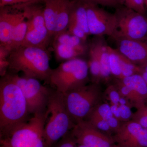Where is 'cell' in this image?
<instances>
[{
    "label": "cell",
    "mask_w": 147,
    "mask_h": 147,
    "mask_svg": "<svg viewBox=\"0 0 147 147\" xmlns=\"http://www.w3.org/2000/svg\"><path fill=\"white\" fill-rule=\"evenodd\" d=\"M111 111L113 113V116L121 120L120 115V110L119 105H115V104H110Z\"/></svg>",
    "instance_id": "e575fe53"
},
{
    "label": "cell",
    "mask_w": 147,
    "mask_h": 147,
    "mask_svg": "<svg viewBox=\"0 0 147 147\" xmlns=\"http://www.w3.org/2000/svg\"><path fill=\"white\" fill-rule=\"evenodd\" d=\"M43 13L47 29L53 38L66 31L70 13V0H43Z\"/></svg>",
    "instance_id": "30bf717a"
},
{
    "label": "cell",
    "mask_w": 147,
    "mask_h": 147,
    "mask_svg": "<svg viewBox=\"0 0 147 147\" xmlns=\"http://www.w3.org/2000/svg\"><path fill=\"white\" fill-rule=\"evenodd\" d=\"M145 107L137 110L136 112L133 113L131 120L137 122L144 128L147 129V112Z\"/></svg>",
    "instance_id": "4dcf8cb0"
},
{
    "label": "cell",
    "mask_w": 147,
    "mask_h": 147,
    "mask_svg": "<svg viewBox=\"0 0 147 147\" xmlns=\"http://www.w3.org/2000/svg\"><path fill=\"white\" fill-rule=\"evenodd\" d=\"M114 84L118 90L121 96L127 99L131 102L133 107L137 110L142 109L146 106L142 104L132 90L125 85L120 79H116Z\"/></svg>",
    "instance_id": "7402d4cb"
},
{
    "label": "cell",
    "mask_w": 147,
    "mask_h": 147,
    "mask_svg": "<svg viewBox=\"0 0 147 147\" xmlns=\"http://www.w3.org/2000/svg\"><path fill=\"white\" fill-rule=\"evenodd\" d=\"M76 142L70 133L62 138L55 147H77Z\"/></svg>",
    "instance_id": "d6a6232c"
},
{
    "label": "cell",
    "mask_w": 147,
    "mask_h": 147,
    "mask_svg": "<svg viewBox=\"0 0 147 147\" xmlns=\"http://www.w3.org/2000/svg\"><path fill=\"white\" fill-rule=\"evenodd\" d=\"M105 93L110 101V104L119 105V101L121 95L115 84H111L108 86L106 88Z\"/></svg>",
    "instance_id": "f1b7e54d"
},
{
    "label": "cell",
    "mask_w": 147,
    "mask_h": 147,
    "mask_svg": "<svg viewBox=\"0 0 147 147\" xmlns=\"http://www.w3.org/2000/svg\"><path fill=\"white\" fill-rule=\"evenodd\" d=\"M91 114L99 116L106 121L114 116L110 104L108 103H99L94 108Z\"/></svg>",
    "instance_id": "484cf974"
},
{
    "label": "cell",
    "mask_w": 147,
    "mask_h": 147,
    "mask_svg": "<svg viewBox=\"0 0 147 147\" xmlns=\"http://www.w3.org/2000/svg\"><path fill=\"white\" fill-rule=\"evenodd\" d=\"M6 75L21 88L26 100L30 114L34 115L46 111L52 90L35 78L11 72H7Z\"/></svg>",
    "instance_id": "ba28073f"
},
{
    "label": "cell",
    "mask_w": 147,
    "mask_h": 147,
    "mask_svg": "<svg viewBox=\"0 0 147 147\" xmlns=\"http://www.w3.org/2000/svg\"><path fill=\"white\" fill-rule=\"evenodd\" d=\"M88 65L82 58H77L61 63L52 69L47 83L55 90L64 94L69 91L88 84Z\"/></svg>",
    "instance_id": "5b68a950"
},
{
    "label": "cell",
    "mask_w": 147,
    "mask_h": 147,
    "mask_svg": "<svg viewBox=\"0 0 147 147\" xmlns=\"http://www.w3.org/2000/svg\"><path fill=\"white\" fill-rule=\"evenodd\" d=\"M71 131L76 144L87 147H111L115 144L113 137L100 131L88 120L76 123Z\"/></svg>",
    "instance_id": "7c38bea8"
},
{
    "label": "cell",
    "mask_w": 147,
    "mask_h": 147,
    "mask_svg": "<svg viewBox=\"0 0 147 147\" xmlns=\"http://www.w3.org/2000/svg\"><path fill=\"white\" fill-rule=\"evenodd\" d=\"M116 49L131 62L140 66L147 63V42L142 40L115 37Z\"/></svg>",
    "instance_id": "5bb4252c"
},
{
    "label": "cell",
    "mask_w": 147,
    "mask_h": 147,
    "mask_svg": "<svg viewBox=\"0 0 147 147\" xmlns=\"http://www.w3.org/2000/svg\"><path fill=\"white\" fill-rule=\"evenodd\" d=\"M120 80L132 90L143 105H147V84L140 74H136Z\"/></svg>",
    "instance_id": "d6986e66"
},
{
    "label": "cell",
    "mask_w": 147,
    "mask_h": 147,
    "mask_svg": "<svg viewBox=\"0 0 147 147\" xmlns=\"http://www.w3.org/2000/svg\"><path fill=\"white\" fill-rule=\"evenodd\" d=\"M145 109H146V111L147 112V105H146V107H145Z\"/></svg>",
    "instance_id": "60d3db41"
},
{
    "label": "cell",
    "mask_w": 147,
    "mask_h": 147,
    "mask_svg": "<svg viewBox=\"0 0 147 147\" xmlns=\"http://www.w3.org/2000/svg\"><path fill=\"white\" fill-rule=\"evenodd\" d=\"M38 4L22 5L15 8L24 11L28 24L26 36L21 45L34 46L47 50L53 38L46 26L43 9Z\"/></svg>",
    "instance_id": "52a82bcc"
},
{
    "label": "cell",
    "mask_w": 147,
    "mask_h": 147,
    "mask_svg": "<svg viewBox=\"0 0 147 147\" xmlns=\"http://www.w3.org/2000/svg\"><path fill=\"white\" fill-rule=\"evenodd\" d=\"M85 3H92L98 5L116 9L123 5L121 0H80Z\"/></svg>",
    "instance_id": "f546056e"
},
{
    "label": "cell",
    "mask_w": 147,
    "mask_h": 147,
    "mask_svg": "<svg viewBox=\"0 0 147 147\" xmlns=\"http://www.w3.org/2000/svg\"><path fill=\"white\" fill-rule=\"evenodd\" d=\"M146 42H147V40H146Z\"/></svg>",
    "instance_id": "b9f144b4"
},
{
    "label": "cell",
    "mask_w": 147,
    "mask_h": 147,
    "mask_svg": "<svg viewBox=\"0 0 147 147\" xmlns=\"http://www.w3.org/2000/svg\"><path fill=\"white\" fill-rule=\"evenodd\" d=\"M55 57L57 61L62 63L77 58H82V55L74 48L68 44L53 41Z\"/></svg>",
    "instance_id": "44dd1931"
},
{
    "label": "cell",
    "mask_w": 147,
    "mask_h": 147,
    "mask_svg": "<svg viewBox=\"0 0 147 147\" xmlns=\"http://www.w3.org/2000/svg\"><path fill=\"white\" fill-rule=\"evenodd\" d=\"M18 13L19 12H11L7 7L1 8L0 46L5 47L8 50L10 45L12 31Z\"/></svg>",
    "instance_id": "9a60e30c"
},
{
    "label": "cell",
    "mask_w": 147,
    "mask_h": 147,
    "mask_svg": "<svg viewBox=\"0 0 147 147\" xmlns=\"http://www.w3.org/2000/svg\"><path fill=\"white\" fill-rule=\"evenodd\" d=\"M88 121L91 123L100 131L113 137L114 135L112 129L110 128L108 121L94 114H91L88 118Z\"/></svg>",
    "instance_id": "d4e9b609"
},
{
    "label": "cell",
    "mask_w": 147,
    "mask_h": 147,
    "mask_svg": "<svg viewBox=\"0 0 147 147\" xmlns=\"http://www.w3.org/2000/svg\"><path fill=\"white\" fill-rule=\"evenodd\" d=\"M28 24L24 11L19 12L14 24L9 50H11L21 46L26 36Z\"/></svg>",
    "instance_id": "ac0fdd59"
},
{
    "label": "cell",
    "mask_w": 147,
    "mask_h": 147,
    "mask_svg": "<svg viewBox=\"0 0 147 147\" xmlns=\"http://www.w3.org/2000/svg\"><path fill=\"white\" fill-rule=\"evenodd\" d=\"M43 1V0H42V1Z\"/></svg>",
    "instance_id": "7bdbcfd3"
},
{
    "label": "cell",
    "mask_w": 147,
    "mask_h": 147,
    "mask_svg": "<svg viewBox=\"0 0 147 147\" xmlns=\"http://www.w3.org/2000/svg\"><path fill=\"white\" fill-rule=\"evenodd\" d=\"M29 115L26 100L21 88L5 74L0 81L1 137L26 122Z\"/></svg>",
    "instance_id": "6da1fadb"
},
{
    "label": "cell",
    "mask_w": 147,
    "mask_h": 147,
    "mask_svg": "<svg viewBox=\"0 0 147 147\" xmlns=\"http://www.w3.org/2000/svg\"><path fill=\"white\" fill-rule=\"evenodd\" d=\"M144 4L145 7H147V0H144Z\"/></svg>",
    "instance_id": "f35d334b"
},
{
    "label": "cell",
    "mask_w": 147,
    "mask_h": 147,
    "mask_svg": "<svg viewBox=\"0 0 147 147\" xmlns=\"http://www.w3.org/2000/svg\"><path fill=\"white\" fill-rule=\"evenodd\" d=\"M47 110L33 115L24 123L1 137V147H46L44 127L48 117Z\"/></svg>",
    "instance_id": "277c9868"
},
{
    "label": "cell",
    "mask_w": 147,
    "mask_h": 147,
    "mask_svg": "<svg viewBox=\"0 0 147 147\" xmlns=\"http://www.w3.org/2000/svg\"><path fill=\"white\" fill-rule=\"evenodd\" d=\"M123 5L127 8L133 9L145 15L146 8L144 0H121Z\"/></svg>",
    "instance_id": "4316f807"
},
{
    "label": "cell",
    "mask_w": 147,
    "mask_h": 147,
    "mask_svg": "<svg viewBox=\"0 0 147 147\" xmlns=\"http://www.w3.org/2000/svg\"><path fill=\"white\" fill-rule=\"evenodd\" d=\"M109 64L112 76L116 79H120L121 75V68L120 53L117 49H114L109 46Z\"/></svg>",
    "instance_id": "603a6c76"
},
{
    "label": "cell",
    "mask_w": 147,
    "mask_h": 147,
    "mask_svg": "<svg viewBox=\"0 0 147 147\" xmlns=\"http://www.w3.org/2000/svg\"><path fill=\"white\" fill-rule=\"evenodd\" d=\"M70 1L69 24H74L80 27L89 36L90 35L88 26L86 3L80 0Z\"/></svg>",
    "instance_id": "e0dca14e"
},
{
    "label": "cell",
    "mask_w": 147,
    "mask_h": 147,
    "mask_svg": "<svg viewBox=\"0 0 147 147\" xmlns=\"http://www.w3.org/2000/svg\"><path fill=\"white\" fill-rule=\"evenodd\" d=\"M47 50L34 46L21 45L11 50L8 58V70L48 82L52 69Z\"/></svg>",
    "instance_id": "7a4b0ae2"
},
{
    "label": "cell",
    "mask_w": 147,
    "mask_h": 147,
    "mask_svg": "<svg viewBox=\"0 0 147 147\" xmlns=\"http://www.w3.org/2000/svg\"><path fill=\"white\" fill-rule=\"evenodd\" d=\"M42 0H0V8L5 7H18L21 6L38 3Z\"/></svg>",
    "instance_id": "83f0119b"
},
{
    "label": "cell",
    "mask_w": 147,
    "mask_h": 147,
    "mask_svg": "<svg viewBox=\"0 0 147 147\" xmlns=\"http://www.w3.org/2000/svg\"><path fill=\"white\" fill-rule=\"evenodd\" d=\"M111 147H123L121 146H120V145L117 144H115L113 145V146H111Z\"/></svg>",
    "instance_id": "74e56055"
},
{
    "label": "cell",
    "mask_w": 147,
    "mask_h": 147,
    "mask_svg": "<svg viewBox=\"0 0 147 147\" xmlns=\"http://www.w3.org/2000/svg\"><path fill=\"white\" fill-rule=\"evenodd\" d=\"M117 32L115 37L146 41L147 39V18L145 15L123 5L115 9Z\"/></svg>",
    "instance_id": "9c48e42d"
},
{
    "label": "cell",
    "mask_w": 147,
    "mask_h": 147,
    "mask_svg": "<svg viewBox=\"0 0 147 147\" xmlns=\"http://www.w3.org/2000/svg\"><path fill=\"white\" fill-rule=\"evenodd\" d=\"M47 110L44 138L46 147H52L69 133L75 123L66 107L63 94L55 90L50 94Z\"/></svg>",
    "instance_id": "3957f363"
},
{
    "label": "cell",
    "mask_w": 147,
    "mask_h": 147,
    "mask_svg": "<svg viewBox=\"0 0 147 147\" xmlns=\"http://www.w3.org/2000/svg\"><path fill=\"white\" fill-rule=\"evenodd\" d=\"M119 108L121 121L124 122L131 120L133 113L131 107L127 105H119Z\"/></svg>",
    "instance_id": "1f68e13d"
},
{
    "label": "cell",
    "mask_w": 147,
    "mask_h": 147,
    "mask_svg": "<svg viewBox=\"0 0 147 147\" xmlns=\"http://www.w3.org/2000/svg\"><path fill=\"white\" fill-rule=\"evenodd\" d=\"M143 70L147 72V63L143 65L139 66Z\"/></svg>",
    "instance_id": "8d00e7d4"
},
{
    "label": "cell",
    "mask_w": 147,
    "mask_h": 147,
    "mask_svg": "<svg viewBox=\"0 0 147 147\" xmlns=\"http://www.w3.org/2000/svg\"><path fill=\"white\" fill-rule=\"evenodd\" d=\"M85 3L90 35L98 36H108L111 38L115 36L117 29L115 13L108 12L97 5L90 3Z\"/></svg>",
    "instance_id": "8fae6325"
},
{
    "label": "cell",
    "mask_w": 147,
    "mask_h": 147,
    "mask_svg": "<svg viewBox=\"0 0 147 147\" xmlns=\"http://www.w3.org/2000/svg\"><path fill=\"white\" fill-rule=\"evenodd\" d=\"M66 107L75 123L88 119L100 103L102 92L99 84L92 83L63 94Z\"/></svg>",
    "instance_id": "8992f818"
},
{
    "label": "cell",
    "mask_w": 147,
    "mask_h": 147,
    "mask_svg": "<svg viewBox=\"0 0 147 147\" xmlns=\"http://www.w3.org/2000/svg\"><path fill=\"white\" fill-rule=\"evenodd\" d=\"M87 55L88 56V60L87 61L92 83L99 84L102 81L101 68L97 50L92 40L88 42V51Z\"/></svg>",
    "instance_id": "ffe728a7"
},
{
    "label": "cell",
    "mask_w": 147,
    "mask_h": 147,
    "mask_svg": "<svg viewBox=\"0 0 147 147\" xmlns=\"http://www.w3.org/2000/svg\"><path fill=\"white\" fill-rule=\"evenodd\" d=\"M107 121L114 134L119 130L123 122L114 116L110 118Z\"/></svg>",
    "instance_id": "836d02e7"
},
{
    "label": "cell",
    "mask_w": 147,
    "mask_h": 147,
    "mask_svg": "<svg viewBox=\"0 0 147 147\" xmlns=\"http://www.w3.org/2000/svg\"><path fill=\"white\" fill-rule=\"evenodd\" d=\"M113 137L123 147H147V129L132 120L123 122Z\"/></svg>",
    "instance_id": "4fadbf2b"
},
{
    "label": "cell",
    "mask_w": 147,
    "mask_h": 147,
    "mask_svg": "<svg viewBox=\"0 0 147 147\" xmlns=\"http://www.w3.org/2000/svg\"><path fill=\"white\" fill-rule=\"evenodd\" d=\"M91 40L97 50L101 68L102 81L107 83L112 76L109 64V46L104 36H94Z\"/></svg>",
    "instance_id": "2e32d148"
},
{
    "label": "cell",
    "mask_w": 147,
    "mask_h": 147,
    "mask_svg": "<svg viewBox=\"0 0 147 147\" xmlns=\"http://www.w3.org/2000/svg\"><path fill=\"white\" fill-rule=\"evenodd\" d=\"M77 147H87L86 146H84V145H79V146Z\"/></svg>",
    "instance_id": "ab89813d"
},
{
    "label": "cell",
    "mask_w": 147,
    "mask_h": 147,
    "mask_svg": "<svg viewBox=\"0 0 147 147\" xmlns=\"http://www.w3.org/2000/svg\"><path fill=\"white\" fill-rule=\"evenodd\" d=\"M121 75L120 79L128 77L136 74H139L141 70L139 65H137L120 53Z\"/></svg>",
    "instance_id": "cb8c5ba5"
},
{
    "label": "cell",
    "mask_w": 147,
    "mask_h": 147,
    "mask_svg": "<svg viewBox=\"0 0 147 147\" xmlns=\"http://www.w3.org/2000/svg\"><path fill=\"white\" fill-rule=\"evenodd\" d=\"M139 74H141V76L144 78L145 82H146V83L147 84V72L145 71L144 70H143V69L141 68V71H140Z\"/></svg>",
    "instance_id": "d590c367"
}]
</instances>
